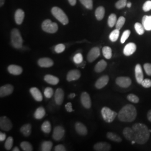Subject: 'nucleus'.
<instances>
[{
  "mask_svg": "<svg viewBox=\"0 0 151 151\" xmlns=\"http://www.w3.org/2000/svg\"><path fill=\"white\" fill-rule=\"evenodd\" d=\"M107 66V63L104 60H100L95 67V70L97 73H100L105 70Z\"/></svg>",
  "mask_w": 151,
  "mask_h": 151,
  "instance_id": "bb28decb",
  "label": "nucleus"
},
{
  "mask_svg": "<svg viewBox=\"0 0 151 151\" xmlns=\"http://www.w3.org/2000/svg\"><path fill=\"white\" fill-rule=\"evenodd\" d=\"M0 128L4 131H10L12 128V123L7 116H4L0 118Z\"/></svg>",
  "mask_w": 151,
  "mask_h": 151,
  "instance_id": "0eeeda50",
  "label": "nucleus"
},
{
  "mask_svg": "<svg viewBox=\"0 0 151 151\" xmlns=\"http://www.w3.org/2000/svg\"><path fill=\"white\" fill-rule=\"evenodd\" d=\"M132 129L134 132V139L135 142L143 145L148 141L150 137V132L146 125L142 123L134 124Z\"/></svg>",
  "mask_w": 151,
  "mask_h": 151,
  "instance_id": "f257e3e1",
  "label": "nucleus"
},
{
  "mask_svg": "<svg viewBox=\"0 0 151 151\" xmlns=\"http://www.w3.org/2000/svg\"><path fill=\"white\" fill-rule=\"evenodd\" d=\"M76 96V94L75 93H71L68 96V97L70 99H73Z\"/></svg>",
  "mask_w": 151,
  "mask_h": 151,
  "instance_id": "13d9d810",
  "label": "nucleus"
},
{
  "mask_svg": "<svg viewBox=\"0 0 151 151\" xmlns=\"http://www.w3.org/2000/svg\"><path fill=\"white\" fill-rule=\"evenodd\" d=\"M131 6H132V4H131V2H128V3H127V6L128 8L131 7Z\"/></svg>",
  "mask_w": 151,
  "mask_h": 151,
  "instance_id": "680f3d73",
  "label": "nucleus"
},
{
  "mask_svg": "<svg viewBox=\"0 0 151 151\" xmlns=\"http://www.w3.org/2000/svg\"><path fill=\"white\" fill-rule=\"evenodd\" d=\"M147 118L148 120L151 122V110H149L147 113Z\"/></svg>",
  "mask_w": 151,
  "mask_h": 151,
  "instance_id": "4d7b16f0",
  "label": "nucleus"
},
{
  "mask_svg": "<svg viewBox=\"0 0 151 151\" xmlns=\"http://www.w3.org/2000/svg\"><path fill=\"white\" fill-rule=\"evenodd\" d=\"M106 137L110 140L114 141L116 142H121L122 141V139L120 137H119L118 134L112 132H108L106 134Z\"/></svg>",
  "mask_w": 151,
  "mask_h": 151,
  "instance_id": "2f4dec72",
  "label": "nucleus"
},
{
  "mask_svg": "<svg viewBox=\"0 0 151 151\" xmlns=\"http://www.w3.org/2000/svg\"><path fill=\"white\" fill-rule=\"evenodd\" d=\"M65 108L66 110L69 113L72 112L73 111V110L72 109V103H67V104H65Z\"/></svg>",
  "mask_w": 151,
  "mask_h": 151,
  "instance_id": "864d4df0",
  "label": "nucleus"
},
{
  "mask_svg": "<svg viewBox=\"0 0 151 151\" xmlns=\"http://www.w3.org/2000/svg\"><path fill=\"white\" fill-rule=\"evenodd\" d=\"M76 1H77V0H68L69 3L70 4V5L72 6L75 5Z\"/></svg>",
  "mask_w": 151,
  "mask_h": 151,
  "instance_id": "6e6d98bb",
  "label": "nucleus"
},
{
  "mask_svg": "<svg viewBox=\"0 0 151 151\" xmlns=\"http://www.w3.org/2000/svg\"><path fill=\"white\" fill-rule=\"evenodd\" d=\"M54 91H53V89L51 87H47L45 88L44 92V94L45 97L50 99L52 97V96L53 95Z\"/></svg>",
  "mask_w": 151,
  "mask_h": 151,
  "instance_id": "79ce46f5",
  "label": "nucleus"
},
{
  "mask_svg": "<svg viewBox=\"0 0 151 151\" xmlns=\"http://www.w3.org/2000/svg\"><path fill=\"white\" fill-rule=\"evenodd\" d=\"M119 34H120L119 30L117 29H115L109 35V39H110V40L112 42H116L118 40V38H119Z\"/></svg>",
  "mask_w": 151,
  "mask_h": 151,
  "instance_id": "72a5a7b5",
  "label": "nucleus"
},
{
  "mask_svg": "<svg viewBox=\"0 0 151 151\" xmlns=\"http://www.w3.org/2000/svg\"><path fill=\"white\" fill-rule=\"evenodd\" d=\"M93 149L96 151H109L111 150V146L107 142H99L94 145Z\"/></svg>",
  "mask_w": 151,
  "mask_h": 151,
  "instance_id": "2eb2a0df",
  "label": "nucleus"
},
{
  "mask_svg": "<svg viewBox=\"0 0 151 151\" xmlns=\"http://www.w3.org/2000/svg\"><path fill=\"white\" fill-rule=\"evenodd\" d=\"M45 115V110L43 107L38 108L34 113V118L36 119H41L43 118Z\"/></svg>",
  "mask_w": 151,
  "mask_h": 151,
  "instance_id": "c756f323",
  "label": "nucleus"
},
{
  "mask_svg": "<svg viewBox=\"0 0 151 151\" xmlns=\"http://www.w3.org/2000/svg\"><path fill=\"white\" fill-rule=\"evenodd\" d=\"M118 115L121 122H132L136 118L137 112L134 106L131 104H127L120 110Z\"/></svg>",
  "mask_w": 151,
  "mask_h": 151,
  "instance_id": "f03ea898",
  "label": "nucleus"
},
{
  "mask_svg": "<svg viewBox=\"0 0 151 151\" xmlns=\"http://www.w3.org/2000/svg\"><path fill=\"white\" fill-rule=\"evenodd\" d=\"M73 62L75 63L76 64H81V63L83 62V58L81 53H77L73 57Z\"/></svg>",
  "mask_w": 151,
  "mask_h": 151,
  "instance_id": "a18cd8bd",
  "label": "nucleus"
},
{
  "mask_svg": "<svg viewBox=\"0 0 151 151\" xmlns=\"http://www.w3.org/2000/svg\"><path fill=\"white\" fill-rule=\"evenodd\" d=\"M144 70L147 75L151 76V63H147L143 65Z\"/></svg>",
  "mask_w": 151,
  "mask_h": 151,
  "instance_id": "3c124183",
  "label": "nucleus"
},
{
  "mask_svg": "<svg viewBox=\"0 0 151 151\" xmlns=\"http://www.w3.org/2000/svg\"><path fill=\"white\" fill-rule=\"evenodd\" d=\"M44 79V81L52 85H56L60 82V80L58 77L51 75H47L45 76Z\"/></svg>",
  "mask_w": 151,
  "mask_h": 151,
  "instance_id": "b1692460",
  "label": "nucleus"
},
{
  "mask_svg": "<svg viewBox=\"0 0 151 151\" xmlns=\"http://www.w3.org/2000/svg\"><path fill=\"white\" fill-rule=\"evenodd\" d=\"M141 85L145 88H150L151 87V80L148 78L144 79L142 82Z\"/></svg>",
  "mask_w": 151,
  "mask_h": 151,
  "instance_id": "09e8293b",
  "label": "nucleus"
},
{
  "mask_svg": "<svg viewBox=\"0 0 151 151\" xmlns=\"http://www.w3.org/2000/svg\"><path fill=\"white\" fill-rule=\"evenodd\" d=\"M137 49V46L135 44L129 43L127 44L123 49V53L126 56H130L133 54Z\"/></svg>",
  "mask_w": 151,
  "mask_h": 151,
  "instance_id": "dca6fc26",
  "label": "nucleus"
},
{
  "mask_svg": "<svg viewBox=\"0 0 151 151\" xmlns=\"http://www.w3.org/2000/svg\"><path fill=\"white\" fill-rule=\"evenodd\" d=\"M42 130L44 133L48 134L51 131V124L49 121H45L42 125Z\"/></svg>",
  "mask_w": 151,
  "mask_h": 151,
  "instance_id": "f704fd0d",
  "label": "nucleus"
},
{
  "mask_svg": "<svg viewBox=\"0 0 151 151\" xmlns=\"http://www.w3.org/2000/svg\"><path fill=\"white\" fill-rule=\"evenodd\" d=\"M142 25L145 30L147 31L151 30V16L145 15L142 18Z\"/></svg>",
  "mask_w": 151,
  "mask_h": 151,
  "instance_id": "a878e982",
  "label": "nucleus"
},
{
  "mask_svg": "<svg viewBox=\"0 0 151 151\" xmlns=\"http://www.w3.org/2000/svg\"><path fill=\"white\" fill-rule=\"evenodd\" d=\"M11 42L12 45L16 49L22 48L23 40L19 30L17 29H14L11 31Z\"/></svg>",
  "mask_w": 151,
  "mask_h": 151,
  "instance_id": "7ed1b4c3",
  "label": "nucleus"
},
{
  "mask_svg": "<svg viewBox=\"0 0 151 151\" xmlns=\"http://www.w3.org/2000/svg\"><path fill=\"white\" fill-rule=\"evenodd\" d=\"M100 55V50L98 47L92 48L87 54V58L89 62L91 63L97 59Z\"/></svg>",
  "mask_w": 151,
  "mask_h": 151,
  "instance_id": "9d476101",
  "label": "nucleus"
},
{
  "mask_svg": "<svg viewBox=\"0 0 151 151\" xmlns=\"http://www.w3.org/2000/svg\"><path fill=\"white\" fill-rule=\"evenodd\" d=\"M116 83L119 86L127 88L132 84V80L128 77H119L116 79Z\"/></svg>",
  "mask_w": 151,
  "mask_h": 151,
  "instance_id": "6e6552de",
  "label": "nucleus"
},
{
  "mask_svg": "<svg viewBox=\"0 0 151 151\" xmlns=\"http://www.w3.org/2000/svg\"><path fill=\"white\" fill-rule=\"evenodd\" d=\"M38 64L40 67L49 68L53 65L54 62L49 58H42L38 60Z\"/></svg>",
  "mask_w": 151,
  "mask_h": 151,
  "instance_id": "f3484780",
  "label": "nucleus"
},
{
  "mask_svg": "<svg viewBox=\"0 0 151 151\" xmlns=\"http://www.w3.org/2000/svg\"><path fill=\"white\" fill-rule=\"evenodd\" d=\"M52 14L56 19H57L63 25H67L69 20L66 14L61 9L58 7H54L52 9Z\"/></svg>",
  "mask_w": 151,
  "mask_h": 151,
  "instance_id": "20e7f679",
  "label": "nucleus"
},
{
  "mask_svg": "<svg viewBox=\"0 0 151 151\" xmlns=\"http://www.w3.org/2000/svg\"><path fill=\"white\" fill-rule=\"evenodd\" d=\"M20 132L25 137H28L32 133V125L30 124H24L20 128Z\"/></svg>",
  "mask_w": 151,
  "mask_h": 151,
  "instance_id": "cd10ccee",
  "label": "nucleus"
},
{
  "mask_svg": "<svg viewBox=\"0 0 151 151\" xmlns=\"http://www.w3.org/2000/svg\"><path fill=\"white\" fill-rule=\"evenodd\" d=\"M12 151H20V149L18 147H15V148H14V149H12Z\"/></svg>",
  "mask_w": 151,
  "mask_h": 151,
  "instance_id": "052dcab7",
  "label": "nucleus"
},
{
  "mask_svg": "<svg viewBox=\"0 0 151 151\" xmlns=\"http://www.w3.org/2000/svg\"><path fill=\"white\" fill-rule=\"evenodd\" d=\"M5 3V0H0V6H2L4 5Z\"/></svg>",
  "mask_w": 151,
  "mask_h": 151,
  "instance_id": "bf43d9fd",
  "label": "nucleus"
},
{
  "mask_svg": "<svg viewBox=\"0 0 151 151\" xmlns=\"http://www.w3.org/2000/svg\"><path fill=\"white\" fill-rule=\"evenodd\" d=\"M101 115L104 120L108 123L113 122L118 114L108 107H104L101 110Z\"/></svg>",
  "mask_w": 151,
  "mask_h": 151,
  "instance_id": "39448f33",
  "label": "nucleus"
},
{
  "mask_svg": "<svg viewBox=\"0 0 151 151\" xmlns=\"http://www.w3.org/2000/svg\"><path fill=\"white\" fill-rule=\"evenodd\" d=\"M53 146V143L50 141H44L41 146L42 151H51Z\"/></svg>",
  "mask_w": 151,
  "mask_h": 151,
  "instance_id": "473e14b6",
  "label": "nucleus"
},
{
  "mask_svg": "<svg viewBox=\"0 0 151 151\" xmlns=\"http://www.w3.org/2000/svg\"><path fill=\"white\" fill-rule=\"evenodd\" d=\"M65 47L64 44H59L55 47L54 50L57 53H60L65 50Z\"/></svg>",
  "mask_w": 151,
  "mask_h": 151,
  "instance_id": "de8ad7c7",
  "label": "nucleus"
},
{
  "mask_svg": "<svg viewBox=\"0 0 151 151\" xmlns=\"http://www.w3.org/2000/svg\"><path fill=\"white\" fill-rule=\"evenodd\" d=\"M81 77V72L78 70H72L68 72L67 75V80L68 82L78 80Z\"/></svg>",
  "mask_w": 151,
  "mask_h": 151,
  "instance_id": "ddd939ff",
  "label": "nucleus"
},
{
  "mask_svg": "<svg viewBox=\"0 0 151 151\" xmlns=\"http://www.w3.org/2000/svg\"><path fill=\"white\" fill-rule=\"evenodd\" d=\"M116 22H117V19H116V15H115L114 14H112L109 16L108 23L109 27H113L115 25H116Z\"/></svg>",
  "mask_w": 151,
  "mask_h": 151,
  "instance_id": "c9c22d12",
  "label": "nucleus"
},
{
  "mask_svg": "<svg viewBox=\"0 0 151 151\" xmlns=\"http://www.w3.org/2000/svg\"><path fill=\"white\" fill-rule=\"evenodd\" d=\"M127 4V0H119L116 4L115 7L118 9H121L125 7Z\"/></svg>",
  "mask_w": 151,
  "mask_h": 151,
  "instance_id": "49530a36",
  "label": "nucleus"
},
{
  "mask_svg": "<svg viewBox=\"0 0 151 151\" xmlns=\"http://www.w3.org/2000/svg\"><path fill=\"white\" fill-rule=\"evenodd\" d=\"M135 76L137 82L139 84H141L142 82L144 80V76L142 67L139 64H137L135 65Z\"/></svg>",
  "mask_w": 151,
  "mask_h": 151,
  "instance_id": "a211bd4d",
  "label": "nucleus"
},
{
  "mask_svg": "<svg viewBox=\"0 0 151 151\" xmlns=\"http://www.w3.org/2000/svg\"><path fill=\"white\" fill-rule=\"evenodd\" d=\"M109 77L107 75H104L101 76L97 80L95 83V87L98 89L103 88V87L105 86L109 82Z\"/></svg>",
  "mask_w": 151,
  "mask_h": 151,
  "instance_id": "6ab92c4d",
  "label": "nucleus"
},
{
  "mask_svg": "<svg viewBox=\"0 0 151 151\" xmlns=\"http://www.w3.org/2000/svg\"><path fill=\"white\" fill-rule=\"evenodd\" d=\"M30 92L32 97L37 101H42L43 100V95L40 90L37 87H32L30 89Z\"/></svg>",
  "mask_w": 151,
  "mask_h": 151,
  "instance_id": "aec40b11",
  "label": "nucleus"
},
{
  "mask_svg": "<svg viewBox=\"0 0 151 151\" xmlns=\"http://www.w3.org/2000/svg\"><path fill=\"white\" fill-rule=\"evenodd\" d=\"M143 10L145 12L150 11L151 10V1H147L143 6Z\"/></svg>",
  "mask_w": 151,
  "mask_h": 151,
  "instance_id": "8fccbe9b",
  "label": "nucleus"
},
{
  "mask_svg": "<svg viewBox=\"0 0 151 151\" xmlns=\"http://www.w3.org/2000/svg\"><path fill=\"white\" fill-rule=\"evenodd\" d=\"M7 70L10 74L14 75H20L22 72V67L15 65H10L7 68Z\"/></svg>",
  "mask_w": 151,
  "mask_h": 151,
  "instance_id": "412c9836",
  "label": "nucleus"
},
{
  "mask_svg": "<svg viewBox=\"0 0 151 151\" xmlns=\"http://www.w3.org/2000/svg\"><path fill=\"white\" fill-rule=\"evenodd\" d=\"M25 17V13L22 9H17L15 14V20L16 24L21 25Z\"/></svg>",
  "mask_w": 151,
  "mask_h": 151,
  "instance_id": "5701e85b",
  "label": "nucleus"
},
{
  "mask_svg": "<svg viewBox=\"0 0 151 151\" xmlns=\"http://www.w3.org/2000/svg\"><path fill=\"white\" fill-rule=\"evenodd\" d=\"M65 134V130L63 127L61 126H57L55 127L53 132V138L55 140H61L64 137Z\"/></svg>",
  "mask_w": 151,
  "mask_h": 151,
  "instance_id": "1a4fd4ad",
  "label": "nucleus"
},
{
  "mask_svg": "<svg viewBox=\"0 0 151 151\" xmlns=\"http://www.w3.org/2000/svg\"><path fill=\"white\" fill-rule=\"evenodd\" d=\"M127 99L132 103H138L139 101V99L137 95L133 93H130L128 95Z\"/></svg>",
  "mask_w": 151,
  "mask_h": 151,
  "instance_id": "c03bdc74",
  "label": "nucleus"
},
{
  "mask_svg": "<svg viewBox=\"0 0 151 151\" xmlns=\"http://www.w3.org/2000/svg\"><path fill=\"white\" fill-rule=\"evenodd\" d=\"M105 10L104 7L99 6V7H97L95 11V16L97 20L100 21L103 20L105 15Z\"/></svg>",
  "mask_w": 151,
  "mask_h": 151,
  "instance_id": "c85d7f7f",
  "label": "nucleus"
},
{
  "mask_svg": "<svg viewBox=\"0 0 151 151\" xmlns=\"http://www.w3.org/2000/svg\"><path fill=\"white\" fill-rule=\"evenodd\" d=\"M14 91V87L10 84H7L0 87V97H4L11 95Z\"/></svg>",
  "mask_w": 151,
  "mask_h": 151,
  "instance_id": "f8f14e48",
  "label": "nucleus"
},
{
  "mask_svg": "<svg viewBox=\"0 0 151 151\" xmlns=\"http://www.w3.org/2000/svg\"><path fill=\"white\" fill-rule=\"evenodd\" d=\"M124 137L128 140H133L134 139V132L132 128L129 127H126L123 132Z\"/></svg>",
  "mask_w": 151,
  "mask_h": 151,
  "instance_id": "393cba45",
  "label": "nucleus"
},
{
  "mask_svg": "<svg viewBox=\"0 0 151 151\" xmlns=\"http://www.w3.org/2000/svg\"><path fill=\"white\" fill-rule=\"evenodd\" d=\"M75 129L77 133L81 135H86L87 129L86 126L81 122H77L75 124Z\"/></svg>",
  "mask_w": 151,
  "mask_h": 151,
  "instance_id": "4be33fe9",
  "label": "nucleus"
},
{
  "mask_svg": "<svg viewBox=\"0 0 151 151\" xmlns=\"http://www.w3.org/2000/svg\"><path fill=\"white\" fill-rule=\"evenodd\" d=\"M130 35V31L129 30H127L124 31V32L122 34L121 39H120L121 43H124L125 42V41L129 37Z\"/></svg>",
  "mask_w": 151,
  "mask_h": 151,
  "instance_id": "37998d69",
  "label": "nucleus"
},
{
  "mask_svg": "<svg viewBox=\"0 0 151 151\" xmlns=\"http://www.w3.org/2000/svg\"><path fill=\"white\" fill-rule=\"evenodd\" d=\"M20 147L23 151H32L33 150L32 145L28 142H22L20 144Z\"/></svg>",
  "mask_w": 151,
  "mask_h": 151,
  "instance_id": "4c0bfd02",
  "label": "nucleus"
},
{
  "mask_svg": "<svg viewBox=\"0 0 151 151\" xmlns=\"http://www.w3.org/2000/svg\"><path fill=\"white\" fill-rule=\"evenodd\" d=\"M42 28L45 32L53 34L57 32L58 27L55 22H52L49 19H47L43 22Z\"/></svg>",
  "mask_w": 151,
  "mask_h": 151,
  "instance_id": "423d86ee",
  "label": "nucleus"
},
{
  "mask_svg": "<svg viewBox=\"0 0 151 151\" xmlns=\"http://www.w3.org/2000/svg\"><path fill=\"white\" fill-rule=\"evenodd\" d=\"M6 139V135L5 133L1 132L0 133V141L3 142Z\"/></svg>",
  "mask_w": 151,
  "mask_h": 151,
  "instance_id": "5fc2aeb1",
  "label": "nucleus"
},
{
  "mask_svg": "<svg viewBox=\"0 0 151 151\" xmlns=\"http://www.w3.org/2000/svg\"><path fill=\"white\" fill-rule=\"evenodd\" d=\"M125 22V17L123 16H120L116 23V29L120 30L124 25Z\"/></svg>",
  "mask_w": 151,
  "mask_h": 151,
  "instance_id": "ea45409f",
  "label": "nucleus"
},
{
  "mask_svg": "<svg viewBox=\"0 0 151 151\" xmlns=\"http://www.w3.org/2000/svg\"><path fill=\"white\" fill-rule=\"evenodd\" d=\"M81 4L87 9L91 10L93 7L92 0H80Z\"/></svg>",
  "mask_w": 151,
  "mask_h": 151,
  "instance_id": "a19ab883",
  "label": "nucleus"
},
{
  "mask_svg": "<svg viewBox=\"0 0 151 151\" xmlns=\"http://www.w3.org/2000/svg\"><path fill=\"white\" fill-rule=\"evenodd\" d=\"M14 143V139L12 137H9L6 140L5 147L7 151H10L12 148Z\"/></svg>",
  "mask_w": 151,
  "mask_h": 151,
  "instance_id": "58836bf2",
  "label": "nucleus"
},
{
  "mask_svg": "<svg viewBox=\"0 0 151 151\" xmlns=\"http://www.w3.org/2000/svg\"><path fill=\"white\" fill-rule=\"evenodd\" d=\"M64 91L62 88H59L56 90L54 95V100L56 104L58 105H60L62 104L64 100Z\"/></svg>",
  "mask_w": 151,
  "mask_h": 151,
  "instance_id": "4468645a",
  "label": "nucleus"
},
{
  "mask_svg": "<svg viewBox=\"0 0 151 151\" xmlns=\"http://www.w3.org/2000/svg\"><path fill=\"white\" fill-rule=\"evenodd\" d=\"M81 101L82 105L86 109H90L91 107V100L89 94L86 92L81 93Z\"/></svg>",
  "mask_w": 151,
  "mask_h": 151,
  "instance_id": "9b49d317",
  "label": "nucleus"
},
{
  "mask_svg": "<svg viewBox=\"0 0 151 151\" xmlns=\"http://www.w3.org/2000/svg\"><path fill=\"white\" fill-rule=\"evenodd\" d=\"M134 28H135V31L137 32L139 35H143L145 32V29L142 25V24H140L139 22H136L134 25Z\"/></svg>",
  "mask_w": 151,
  "mask_h": 151,
  "instance_id": "e433bc0d",
  "label": "nucleus"
},
{
  "mask_svg": "<svg viewBox=\"0 0 151 151\" xmlns=\"http://www.w3.org/2000/svg\"><path fill=\"white\" fill-rule=\"evenodd\" d=\"M104 57L107 59L110 60L112 57V50L111 48L108 46H105L102 49Z\"/></svg>",
  "mask_w": 151,
  "mask_h": 151,
  "instance_id": "7c9ffc66",
  "label": "nucleus"
},
{
  "mask_svg": "<svg viewBox=\"0 0 151 151\" xmlns=\"http://www.w3.org/2000/svg\"><path fill=\"white\" fill-rule=\"evenodd\" d=\"M54 151H65L66 149L65 148V146L62 145H58L57 146H55L54 148Z\"/></svg>",
  "mask_w": 151,
  "mask_h": 151,
  "instance_id": "603ef678",
  "label": "nucleus"
}]
</instances>
